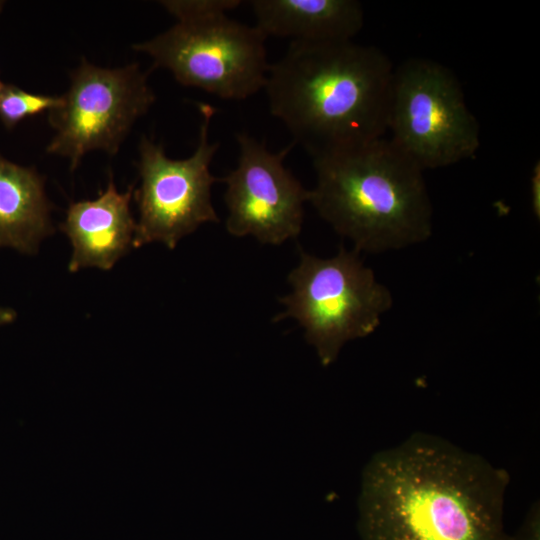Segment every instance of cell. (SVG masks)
<instances>
[{"label":"cell","instance_id":"obj_1","mask_svg":"<svg viewBox=\"0 0 540 540\" xmlns=\"http://www.w3.org/2000/svg\"><path fill=\"white\" fill-rule=\"evenodd\" d=\"M506 470L442 437L417 432L367 463L362 540H510Z\"/></svg>","mask_w":540,"mask_h":540},{"label":"cell","instance_id":"obj_2","mask_svg":"<svg viewBox=\"0 0 540 540\" xmlns=\"http://www.w3.org/2000/svg\"><path fill=\"white\" fill-rule=\"evenodd\" d=\"M393 73L373 46L290 42L264 89L271 114L314 157L384 137Z\"/></svg>","mask_w":540,"mask_h":540},{"label":"cell","instance_id":"obj_3","mask_svg":"<svg viewBox=\"0 0 540 540\" xmlns=\"http://www.w3.org/2000/svg\"><path fill=\"white\" fill-rule=\"evenodd\" d=\"M309 202L357 252L381 253L426 241L432 204L423 170L382 137L312 157Z\"/></svg>","mask_w":540,"mask_h":540},{"label":"cell","instance_id":"obj_4","mask_svg":"<svg viewBox=\"0 0 540 540\" xmlns=\"http://www.w3.org/2000/svg\"><path fill=\"white\" fill-rule=\"evenodd\" d=\"M354 249L340 247L327 259L300 250L299 264L288 275L290 294L280 298L324 366L334 362L348 341L373 333L393 304L389 289L377 281Z\"/></svg>","mask_w":540,"mask_h":540},{"label":"cell","instance_id":"obj_5","mask_svg":"<svg viewBox=\"0 0 540 540\" xmlns=\"http://www.w3.org/2000/svg\"><path fill=\"white\" fill-rule=\"evenodd\" d=\"M390 141L420 169H436L473 158L480 127L461 85L445 66L412 58L394 68L387 132Z\"/></svg>","mask_w":540,"mask_h":540},{"label":"cell","instance_id":"obj_6","mask_svg":"<svg viewBox=\"0 0 540 540\" xmlns=\"http://www.w3.org/2000/svg\"><path fill=\"white\" fill-rule=\"evenodd\" d=\"M265 39L256 26L225 14L177 21L132 48L148 54L153 67L170 71L181 85L239 101L265 87L270 67Z\"/></svg>","mask_w":540,"mask_h":540},{"label":"cell","instance_id":"obj_7","mask_svg":"<svg viewBox=\"0 0 540 540\" xmlns=\"http://www.w3.org/2000/svg\"><path fill=\"white\" fill-rule=\"evenodd\" d=\"M147 79L137 63L111 69L83 59L61 103L48 111L56 133L46 151L69 159L71 171L89 151L115 155L135 121L155 102Z\"/></svg>","mask_w":540,"mask_h":540},{"label":"cell","instance_id":"obj_8","mask_svg":"<svg viewBox=\"0 0 540 540\" xmlns=\"http://www.w3.org/2000/svg\"><path fill=\"white\" fill-rule=\"evenodd\" d=\"M202 116L199 142L185 159L169 158L159 144L142 137L137 162L141 183L134 190L139 219L133 248L161 242L174 249L185 236L208 222H219L211 201V187L217 178L210 164L218 143L209 142V126L215 109L200 103Z\"/></svg>","mask_w":540,"mask_h":540},{"label":"cell","instance_id":"obj_9","mask_svg":"<svg viewBox=\"0 0 540 540\" xmlns=\"http://www.w3.org/2000/svg\"><path fill=\"white\" fill-rule=\"evenodd\" d=\"M236 139L238 164L222 179L226 183L228 233L253 236L272 245L296 238L302 229L310 190L284 165L292 145L273 153L247 133H238Z\"/></svg>","mask_w":540,"mask_h":540},{"label":"cell","instance_id":"obj_10","mask_svg":"<svg viewBox=\"0 0 540 540\" xmlns=\"http://www.w3.org/2000/svg\"><path fill=\"white\" fill-rule=\"evenodd\" d=\"M134 188L118 192L112 174L105 190L93 200L73 202L59 229L69 238L71 273L95 267L110 270L133 248L136 221L130 209Z\"/></svg>","mask_w":540,"mask_h":540},{"label":"cell","instance_id":"obj_11","mask_svg":"<svg viewBox=\"0 0 540 540\" xmlns=\"http://www.w3.org/2000/svg\"><path fill=\"white\" fill-rule=\"evenodd\" d=\"M257 29L291 42L350 41L362 29L364 12L355 0H254Z\"/></svg>","mask_w":540,"mask_h":540},{"label":"cell","instance_id":"obj_12","mask_svg":"<svg viewBox=\"0 0 540 540\" xmlns=\"http://www.w3.org/2000/svg\"><path fill=\"white\" fill-rule=\"evenodd\" d=\"M52 209L44 177L34 167L20 166L0 154V247L36 254L41 241L55 231Z\"/></svg>","mask_w":540,"mask_h":540},{"label":"cell","instance_id":"obj_13","mask_svg":"<svg viewBox=\"0 0 540 540\" xmlns=\"http://www.w3.org/2000/svg\"><path fill=\"white\" fill-rule=\"evenodd\" d=\"M61 103V96L34 94L12 85L0 89V120L11 129L26 118L50 111Z\"/></svg>","mask_w":540,"mask_h":540},{"label":"cell","instance_id":"obj_14","mask_svg":"<svg viewBox=\"0 0 540 540\" xmlns=\"http://www.w3.org/2000/svg\"><path fill=\"white\" fill-rule=\"evenodd\" d=\"M161 5L177 21L225 15L241 4L239 0H165Z\"/></svg>","mask_w":540,"mask_h":540},{"label":"cell","instance_id":"obj_15","mask_svg":"<svg viewBox=\"0 0 540 540\" xmlns=\"http://www.w3.org/2000/svg\"><path fill=\"white\" fill-rule=\"evenodd\" d=\"M510 540H540V505L539 501L533 502L526 516Z\"/></svg>","mask_w":540,"mask_h":540},{"label":"cell","instance_id":"obj_16","mask_svg":"<svg viewBox=\"0 0 540 540\" xmlns=\"http://www.w3.org/2000/svg\"><path fill=\"white\" fill-rule=\"evenodd\" d=\"M531 206L534 215L539 219L540 216V164L535 163L531 178Z\"/></svg>","mask_w":540,"mask_h":540},{"label":"cell","instance_id":"obj_17","mask_svg":"<svg viewBox=\"0 0 540 540\" xmlns=\"http://www.w3.org/2000/svg\"><path fill=\"white\" fill-rule=\"evenodd\" d=\"M17 318V313L11 308L0 307V326L12 323Z\"/></svg>","mask_w":540,"mask_h":540},{"label":"cell","instance_id":"obj_18","mask_svg":"<svg viewBox=\"0 0 540 540\" xmlns=\"http://www.w3.org/2000/svg\"><path fill=\"white\" fill-rule=\"evenodd\" d=\"M4 86V83L0 80V89Z\"/></svg>","mask_w":540,"mask_h":540}]
</instances>
